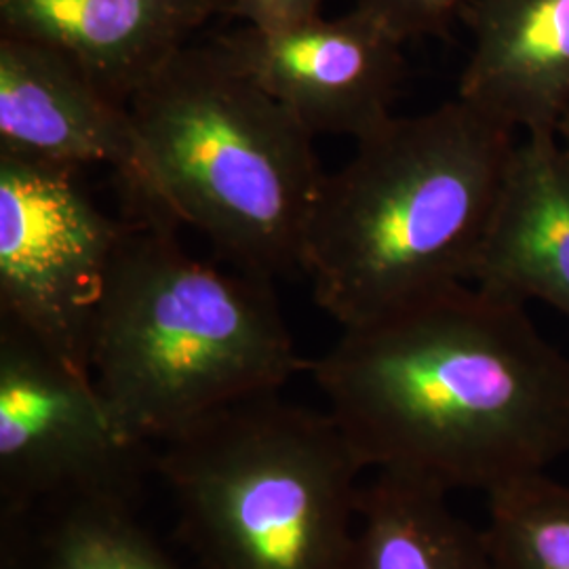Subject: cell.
<instances>
[{"mask_svg": "<svg viewBox=\"0 0 569 569\" xmlns=\"http://www.w3.org/2000/svg\"><path fill=\"white\" fill-rule=\"evenodd\" d=\"M306 371L376 472L489 496L569 458L568 357L475 284L345 329Z\"/></svg>", "mask_w": 569, "mask_h": 569, "instance_id": "6da1fadb", "label": "cell"}, {"mask_svg": "<svg viewBox=\"0 0 569 569\" xmlns=\"http://www.w3.org/2000/svg\"><path fill=\"white\" fill-rule=\"evenodd\" d=\"M517 140L460 98L357 140L306 232L317 306L350 329L468 283Z\"/></svg>", "mask_w": 569, "mask_h": 569, "instance_id": "7a4b0ae2", "label": "cell"}, {"mask_svg": "<svg viewBox=\"0 0 569 569\" xmlns=\"http://www.w3.org/2000/svg\"><path fill=\"white\" fill-rule=\"evenodd\" d=\"M176 226L127 218L89 348L106 406L146 448L274 395L308 367L272 281L194 260Z\"/></svg>", "mask_w": 569, "mask_h": 569, "instance_id": "3957f363", "label": "cell"}, {"mask_svg": "<svg viewBox=\"0 0 569 569\" xmlns=\"http://www.w3.org/2000/svg\"><path fill=\"white\" fill-rule=\"evenodd\" d=\"M164 211L251 277L302 272L326 173L315 136L226 58L190 42L129 100Z\"/></svg>", "mask_w": 569, "mask_h": 569, "instance_id": "277c9868", "label": "cell"}, {"mask_svg": "<svg viewBox=\"0 0 569 569\" xmlns=\"http://www.w3.org/2000/svg\"><path fill=\"white\" fill-rule=\"evenodd\" d=\"M161 446L154 470L203 569H342L366 468L329 411L274 392Z\"/></svg>", "mask_w": 569, "mask_h": 569, "instance_id": "5b68a950", "label": "cell"}, {"mask_svg": "<svg viewBox=\"0 0 569 569\" xmlns=\"http://www.w3.org/2000/svg\"><path fill=\"white\" fill-rule=\"evenodd\" d=\"M150 451L122 432L91 373L0 319V510L136 505Z\"/></svg>", "mask_w": 569, "mask_h": 569, "instance_id": "8992f818", "label": "cell"}, {"mask_svg": "<svg viewBox=\"0 0 569 569\" xmlns=\"http://www.w3.org/2000/svg\"><path fill=\"white\" fill-rule=\"evenodd\" d=\"M79 171L0 150V319L91 373V333L127 220Z\"/></svg>", "mask_w": 569, "mask_h": 569, "instance_id": "52a82bcc", "label": "cell"}, {"mask_svg": "<svg viewBox=\"0 0 569 569\" xmlns=\"http://www.w3.org/2000/svg\"><path fill=\"white\" fill-rule=\"evenodd\" d=\"M213 41L315 138L357 142L395 117L406 42L359 9L277 30L243 26Z\"/></svg>", "mask_w": 569, "mask_h": 569, "instance_id": "ba28073f", "label": "cell"}, {"mask_svg": "<svg viewBox=\"0 0 569 569\" xmlns=\"http://www.w3.org/2000/svg\"><path fill=\"white\" fill-rule=\"evenodd\" d=\"M0 150L77 171L108 167L129 216L173 222L129 103L106 93L60 51L11 34H0Z\"/></svg>", "mask_w": 569, "mask_h": 569, "instance_id": "9c48e42d", "label": "cell"}, {"mask_svg": "<svg viewBox=\"0 0 569 569\" xmlns=\"http://www.w3.org/2000/svg\"><path fill=\"white\" fill-rule=\"evenodd\" d=\"M230 0H0V34L63 53L129 103Z\"/></svg>", "mask_w": 569, "mask_h": 569, "instance_id": "30bf717a", "label": "cell"}, {"mask_svg": "<svg viewBox=\"0 0 569 569\" xmlns=\"http://www.w3.org/2000/svg\"><path fill=\"white\" fill-rule=\"evenodd\" d=\"M472 34L458 96L515 133H557L569 117V0H467Z\"/></svg>", "mask_w": 569, "mask_h": 569, "instance_id": "8fae6325", "label": "cell"}, {"mask_svg": "<svg viewBox=\"0 0 569 569\" xmlns=\"http://www.w3.org/2000/svg\"><path fill=\"white\" fill-rule=\"evenodd\" d=\"M470 284L569 319V148L557 133L517 140Z\"/></svg>", "mask_w": 569, "mask_h": 569, "instance_id": "7c38bea8", "label": "cell"}, {"mask_svg": "<svg viewBox=\"0 0 569 569\" xmlns=\"http://www.w3.org/2000/svg\"><path fill=\"white\" fill-rule=\"evenodd\" d=\"M448 491L376 472L361 489L342 569H496L483 529L449 507Z\"/></svg>", "mask_w": 569, "mask_h": 569, "instance_id": "4fadbf2b", "label": "cell"}, {"mask_svg": "<svg viewBox=\"0 0 569 569\" xmlns=\"http://www.w3.org/2000/svg\"><path fill=\"white\" fill-rule=\"evenodd\" d=\"M0 569H182L121 500L0 510Z\"/></svg>", "mask_w": 569, "mask_h": 569, "instance_id": "5bb4252c", "label": "cell"}, {"mask_svg": "<svg viewBox=\"0 0 569 569\" xmlns=\"http://www.w3.org/2000/svg\"><path fill=\"white\" fill-rule=\"evenodd\" d=\"M483 533L496 569H569V486L540 472L491 491Z\"/></svg>", "mask_w": 569, "mask_h": 569, "instance_id": "9a60e30c", "label": "cell"}, {"mask_svg": "<svg viewBox=\"0 0 569 569\" xmlns=\"http://www.w3.org/2000/svg\"><path fill=\"white\" fill-rule=\"evenodd\" d=\"M467 0H357L355 9L387 26L401 41L446 37Z\"/></svg>", "mask_w": 569, "mask_h": 569, "instance_id": "2e32d148", "label": "cell"}, {"mask_svg": "<svg viewBox=\"0 0 569 569\" xmlns=\"http://www.w3.org/2000/svg\"><path fill=\"white\" fill-rule=\"evenodd\" d=\"M321 2L323 0H230L228 18L244 21V26L277 30L317 18Z\"/></svg>", "mask_w": 569, "mask_h": 569, "instance_id": "e0dca14e", "label": "cell"}, {"mask_svg": "<svg viewBox=\"0 0 569 569\" xmlns=\"http://www.w3.org/2000/svg\"><path fill=\"white\" fill-rule=\"evenodd\" d=\"M557 138L561 140V142L566 143L569 148V117L566 121L559 124V129H557Z\"/></svg>", "mask_w": 569, "mask_h": 569, "instance_id": "ac0fdd59", "label": "cell"}]
</instances>
